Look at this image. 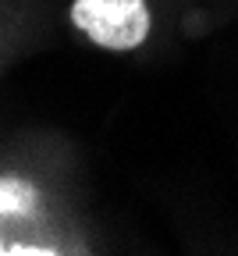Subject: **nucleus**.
Instances as JSON below:
<instances>
[{
    "label": "nucleus",
    "mask_w": 238,
    "mask_h": 256,
    "mask_svg": "<svg viewBox=\"0 0 238 256\" xmlns=\"http://www.w3.org/2000/svg\"><path fill=\"white\" fill-rule=\"evenodd\" d=\"M72 25L96 46L124 54L146 43L153 28V14L146 0H75Z\"/></svg>",
    "instance_id": "obj_1"
},
{
    "label": "nucleus",
    "mask_w": 238,
    "mask_h": 256,
    "mask_svg": "<svg viewBox=\"0 0 238 256\" xmlns=\"http://www.w3.org/2000/svg\"><path fill=\"white\" fill-rule=\"evenodd\" d=\"M0 252H28V246H22V242H14V238H4V235H0Z\"/></svg>",
    "instance_id": "obj_2"
}]
</instances>
